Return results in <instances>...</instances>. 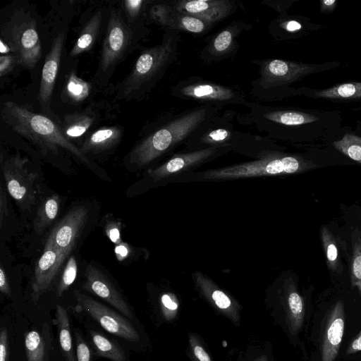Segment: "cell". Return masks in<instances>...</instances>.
<instances>
[{
	"instance_id": "27",
	"label": "cell",
	"mask_w": 361,
	"mask_h": 361,
	"mask_svg": "<svg viewBox=\"0 0 361 361\" xmlns=\"http://www.w3.org/2000/svg\"><path fill=\"white\" fill-rule=\"evenodd\" d=\"M352 255L350 263L351 285L357 289L361 298V231L355 228L351 233Z\"/></svg>"
},
{
	"instance_id": "20",
	"label": "cell",
	"mask_w": 361,
	"mask_h": 361,
	"mask_svg": "<svg viewBox=\"0 0 361 361\" xmlns=\"http://www.w3.org/2000/svg\"><path fill=\"white\" fill-rule=\"evenodd\" d=\"M100 111L96 106H87L85 109L66 114L60 124L64 135L70 138L85 135L99 119Z\"/></svg>"
},
{
	"instance_id": "43",
	"label": "cell",
	"mask_w": 361,
	"mask_h": 361,
	"mask_svg": "<svg viewBox=\"0 0 361 361\" xmlns=\"http://www.w3.org/2000/svg\"><path fill=\"white\" fill-rule=\"evenodd\" d=\"M0 290L4 295L11 297V290L6 274L2 266L0 267Z\"/></svg>"
},
{
	"instance_id": "44",
	"label": "cell",
	"mask_w": 361,
	"mask_h": 361,
	"mask_svg": "<svg viewBox=\"0 0 361 361\" xmlns=\"http://www.w3.org/2000/svg\"><path fill=\"white\" fill-rule=\"evenodd\" d=\"M360 351H361V331L349 343L346 349V354L352 355Z\"/></svg>"
},
{
	"instance_id": "33",
	"label": "cell",
	"mask_w": 361,
	"mask_h": 361,
	"mask_svg": "<svg viewBox=\"0 0 361 361\" xmlns=\"http://www.w3.org/2000/svg\"><path fill=\"white\" fill-rule=\"evenodd\" d=\"M177 14L173 18H170L168 23H171L174 25L176 24L179 28L192 33L202 32L207 28L208 25L211 23L192 16Z\"/></svg>"
},
{
	"instance_id": "1",
	"label": "cell",
	"mask_w": 361,
	"mask_h": 361,
	"mask_svg": "<svg viewBox=\"0 0 361 361\" xmlns=\"http://www.w3.org/2000/svg\"><path fill=\"white\" fill-rule=\"evenodd\" d=\"M317 165L301 156L268 152L254 161L219 169L193 171L180 176L170 183L222 182L227 180L295 174L305 172Z\"/></svg>"
},
{
	"instance_id": "31",
	"label": "cell",
	"mask_w": 361,
	"mask_h": 361,
	"mask_svg": "<svg viewBox=\"0 0 361 361\" xmlns=\"http://www.w3.org/2000/svg\"><path fill=\"white\" fill-rule=\"evenodd\" d=\"M149 1L145 0H126L120 8L127 23L133 27H141L144 11Z\"/></svg>"
},
{
	"instance_id": "3",
	"label": "cell",
	"mask_w": 361,
	"mask_h": 361,
	"mask_svg": "<svg viewBox=\"0 0 361 361\" xmlns=\"http://www.w3.org/2000/svg\"><path fill=\"white\" fill-rule=\"evenodd\" d=\"M1 54H14L19 66L33 69L42 57L37 21L28 8L18 6L2 20L0 25Z\"/></svg>"
},
{
	"instance_id": "40",
	"label": "cell",
	"mask_w": 361,
	"mask_h": 361,
	"mask_svg": "<svg viewBox=\"0 0 361 361\" xmlns=\"http://www.w3.org/2000/svg\"><path fill=\"white\" fill-rule=\"evenodd\" d=\"M212 298L217 307L221 309H226L231 304L230 298L221 290H214L212 293Z\"/></svg>"
},
{
	"instance_id": "39",
	"label": "cell",
	"mask_w": 361,
	"mask_h": 361,
	"mask_svg": "<svg viewBox=\"0 0 361 361\" xmlns=\"http://www.w3.org/2000/svg\"><path fill=\"white\" fill-rule=\"evenodd\" d=\"M0 361H8V336L6 327L0 333Z\"/></svg>"
},
{
	"instance_id": "13",
	"label": "cell",
	"mask_w": 361,
	"mask_h": 361,
	"mask_svg": "<svg viewBox=\"0 0 361 361\" xmlns=\"http://www.w3.org/2000/svg\"><path fill=\"white\" fill-rule=\"evenodd\" d=\"M67 257L51 243L46 241L44 252L36 264L32 280L33 301L36 302L48 290Z\"/></svg>"
},
{
	"instance_id": "24",
	"label": "cell",
	"mask_w": 361,
	"mask_h": 361,
	"mask_svg": "<svg viewBox=\"0 0 361 361\" xmlns=\"http://www.w3.org/2000/svg\"><path fill=\"white\" fill-rule=\"evenodd\" d=\"M90 336L92 344L99 356L111 361L126 360L125 352L116 342L95 331H91Z\"/></svg>"
},
{
	"instance_id": "30",
	"label": "cell",
	"mask_w": 361,
	"mask_h": 361,
	"mask_svg": "<svg viewBox=\"0 0 361 361\" xmlns=\"http://www.w3.org/2000/svg\"><path fill=\"white\" fill-rule=\"evenodd\" d=\"M332 145L344 155L361 164V137L353 133H346Z\"/></svg>"
},
{
	"instance_id": "46",
	"label": "cell",
	"mask_w": 361,
	"mask_h": 361,
	"mask_svg": "<svg viewBox=\"0 0 361 361\" xmlns=\"http://www.w3.org/2000/svg\"><path fill=\"white\" fill-rule=\"evenodd\" d=\"M161 301L164 306L169 310H175L178 307L177 304L171 300L168 294L162 295Z\"/></svg>"
},
{
	"instance_id": "8",
	"label": "cell",
	"mask_w": 361,
	"mask_h": 361,
	"mask_svg": "<svg viewBox=\"0 0 361 361\" xmlns=\"http://www.w3.org/2000/svg\"><path fill=\"white\" fill-rule=\"evenodd\" d=\"M74 296L77 308L87 312L106 331L129 341L139 340L138 333L126 317L78 290Z\"/></svg>"
},
{
	"instance_id": "11",
	"label": "cell",
	"mask_w": 361,
	"mask_h": 361,
	"mask_svg": "<svg viewBox=\"0 0 361 361\" xmlns=\"http://www.w3.org/2000/svg\"><path fill=\"white\" fill-rule=\"evenodd\" d=\"M65 37L66 32L63 30L60 31L55 37L42 70L38 98L42 111L49 118L51 116H54L51 109V100L61 59Z\"/></svg>"
},
{
	"instance_id": "36",
	"label": "cell",
	"mask_w": 361,
	"mask_h": 361,
	"mask_svg": "<svg viewBox=\"0 0 361 361\" xmlns=\"http://www.w3.org/2000/svg\"><path fill=\"white\" fill-rule=\"evenodd\" d=\"M233 39V34L231 30L221 31L214 39L213 50L217 54L226 52L231 47Z\"/></svg>"
},
{
	"instance_id": "29",
	"label": "cell",
	"mask_w": 361,
	"mask_h": 361,
	"mask_svg": "<svg viewBox=\"0 0 361 361\" xmlns=\"http://www.w3.org/2000/svg\"><path fill=\"white\" fill-rule=\"evenodd\" d=\"M268 120L286 126H299L315 122L319 120L313 114L295 111H276L264 114Z\"/></svg>"
},
{
	"instance_id": "47",
	"label": "cell",
	"mask_w": 361,
	"mask_h": 361,
	"mask_svg": "<svg viewBox=\"0 0 361 361\" xmlns=\"http://www.w3.org/2000/svg\"><path fill=\"white\" fill-rule=\"evenodd\" d=\"M194 353L200 361H211L207 353L199 345L195 347Z\"/></svg>"
},
{
	"instance_id": "17",
	"label": "cell",
	"mask_w": 361,
	"mask_h": 361,
	"mask_svg": "<svg viewBox=\"0 0 361 361\" xmlns=\"http://www.w3.org/2000/svg\"><path fill=\"white\" fill-rule=\"evenodd\" d=\"M107 16V11L103 6L97 8L91 15L69 52L70 59H75L93 48L99 36L104 17Z\"/></svg>"
},
{
	"instance_id": "49",
	"label": "cell",
	"mask_w": 361,
	"mask_h": 361,
	"mask_svg": "<svg viewBox=\"0 0 361 361\" xmlns=\"http://www.w3.org/2000/svg\"><path fill=\"white\" fill-rule=\"evenodd\" d=\"M336 0H324L322 1V11H331L336 6Z\"/></svg>"
},
{
	"instance_id": "25",
	"label": "cell",
	"mask_w": 361,
	"mask_h": 361,
	"mask_svg": "<svg viewBox=\"0 0 361 361\" xmlns=\"http://www.w3.org/2000/svg\"><path fill=\"white\" fill-rule=\"evenodd\" d=\"M320 238L327 267L332 272L341 274V262L336 237L328 227L322 226L320 228Z\"/></svg>"
},
{
	"instance_id": "23",
	"label": "cell",
	"mask_w": 361,
	"mask_h": 361,
	"mask_svg": "<svg viewBox=\"0 0 361 361\" xmlns=\"http://www.w3.org/2000/svg\"><path fill=\"white\" fill-rule=\"evenodd\" d=\"M61 351L66 361H76L74 355L71 326L68 312L64 307L57 305L55 314Z\"/></svg>"
},
{
	"instance_id": "2",
	"label": "cell",
	"mask_w": 361,
	"mask_h": 361,
	"mask_svg": "<svg viewBox=\"0 0 361 361\" xmlns=\"http://www.w3.org/2000/svg\"><path fill=\"white\" fill-rule=\"evenodd\" d=\"M2 120L16 133L25 137L46 154H57L59 148L71 152L87 166L91 162L62 132L60 123L46 115L32 112L13 102H6L1 109Z\"/></svg>"
},
{
	"instance_id": "41",
	"label": "cell",
	"mask_w": 361,
	"mask_h": 361,
	"mask_svg": "<svg viewBox=\"0 0 361 361\" xmlns=\"http://www.w3.org/2000/svg\"><path fill=\"white\" fill-rule=\"evenodd\" d=\"M106 232L110 240L114 243H120V227L118 224H116L114 222L111 223L106 226Z\"/></svg>"
},
{
	"instance_id": "37",
	"label": "cell",
	"mask_w": 361,
	"mask_h": 361,
	"mask_svg": "<svg viewBox=\"0 0 361 361\" xmlns=\"http://www.w3.org/2000/svg\"><path fill=\"white\" fill-rule=\"evenodd\" d=\"M76 361H93L91 350L78 333L76 334Z\"/></svg>"
},
{
	"instance_id": "14",
	"label": "cell",
	"mask_w": 361,
	"mask_h": 361,
	"mask_svg": "<svg viewBox=\"0 0 361 361\" xmlns=\"http://www.w3.org/2000/svg\"><path fill=\"white\" fill-rule=\"evenodd\" d=\"M85 279L83 289L106 301L127 318L133 319L130 306L102 271L89 264L85 270Z\"/></svg>"
},
{
	"instance_id": "4",
	"label": "cell",
	"mask_w": 361,
	"mask_h": 361,
	"mask_svg": "<svg viewBox=\"0 0 361 361\" xmlns=\"http://www.w3.org/2000/svg\"><path fill=\"white\" fill-rule=\"evenodd\" d=\"M207 115V109L200 108L164 125L133 148L127 157L128 164L143 167L167 154L197 130Z\"/></svg>"
},
{
	"instance_id": "22",
	"label": "cell",
	"mask_w": 361,
	"mask_h": 361,
	"mask_svg": "<svg viewBox=\"0 0 361 361\" xmlns=\"http://www.w3.org/2000/svg\"><path fill=\"white\" fill-rule=\"evenodd\" d=\"M50 338L47 323H44L42 333L35 330L26 332L25 348L27 361H47Z\"/></svg>"
},
{
	"instance_id": "6",
	"label": "cell",
	"mask_w": 361,
	"mask_h": 361,
	"mask_svg": "<svg viewBox=\"0 0 361 361\" xmlns=\"http://www.w3.org/2000/svg\"><path fill=\"white\" fill-rule=\"evenodd\" d=\"M176 41L173 37H166L161 44L143 50L129 74L115 87L116 98L138 99L147 94L172 62Z\"/></svg>"
},
{
	"instance_id": "15",
	"label": "cell",
	"mask_w": 361,
	"mask_h": 361,
	"mask_svg": "<svg viewBox=\"0 0 361 361\" xmlns=\"http://www.w3.org/2000/svg\"><path fill=\"white\" fill-rule=\"evenodd\" d=\"M318 66L274 59L262 68V79L267 86L280 85L295 81L316 71Z\"/></svg>"
},
{
	"instance_id": "9",
	"label": "cell",
	"mask_w": 361,
	"mask_h": 361,
	"mask_svg": "<svg viewBox=\"0 0 361 361\" xmlns=\"http://www.w3.org/2000/svg\"><path fill=\"white\" fill-rule=\"evenodd\" d=\"M28 159L16 154L5 161L1 159V166L9 195L19 205L30 204L35 201V187L37 174L26 167Z\"/></svg>"
},
{
	"instance_id": "32",
	"label": "cell",
	"mask_w": 361,
	"mask_h": 361,
	"mask_svg": "<svg viewBox=\"0 0 361 361\" xmlns=\"http://www.w3.org/2000/svg\"><path fill=\"white\" fill-rule=\"evenodd\" d=\"M289 288L290 290L287 295L288 310L293 319L295 326L299 328L302 325L305 317L304 299L295 288V286L290 285Z\"/></svg>"
},
{
	"instance_id": "45",
	"label": "cell",
	"mask_w": 361,
	"mask_h": 361,
	"mask_svg": "<svg viewBox=\"0 0 361 361\" xmlns=\"http://www.w3.org/2000/svg\"><path fill=\"white\" fill-rule=\"evenodd\" d=\"M115 252L117 256V258L119 260H123L128 255V247L123 243H120L118 245H116L115 248Z\"/></svg>"
},
{
	"instance_id": "21",
	"label": "cell",
	"mask_w": 361,
	"mask_h": 361,
	"mask_svg": "<svg viewBox=\"0 0 361 361\" xmlns=\"http://www.w3.org/2000/svg\"><path fill=\"white\" fill-rule=\"evenodd\" d=\"M96 85L97 84L94 80L86 81L78 77L74 69H71L65 80L62 98L69 104H80L90 97Z\"/></svg>"
},
{
	"instance_id": "10",
	"label": "cell",
	"mask_w": 361,
	"mask_h": 361,
	"mask_svg": "<svg viewBox=\"0 0 361 361\" xmlns=\"http://www.w3.org/2000/svg\"><path fill=\"white\" fill-rule=\"evenodd\" d=\"M87 217L88 210L85 207H73L51 231L47 241L68 256L87 222Z\"/></svg>"
},
{
	"instance_id": "7",
	"label": "cell",
	"mask_w": 361,
	"mask_h": 361,
	"mask_svg": "<svg viewBox=\"0 0 361 361\" xmlns=\"http://www.w3.org/2000/svg\"><path fill=\"white\" fill-rule=\"evenodd\" d=\"M233 149L231 145L213 146L177 154L160 166L147 171L154 183H170L173 179L195 171L200 166L227 153Z\"/></svg>"
},
{
	"instance_id": "19",
	"label": "cell",
	"mask_w": 361,
	"mask_h": 361,
	"mask_svg": "<svg viewBox=\"0 0 361 361\" xmlns=\"http://www.w3.org/2000/svg\"><path fill=\"white\" fill-rule=\"evenodd\" d=\"M180 93L185 97L207 102H229L237 99L233 90L212 83H194L183 86Z\"/></svg>"
},
{
	"instance_id": "26",
	"label": "cell",
	"mask_w": 361,
	"mask_h": 361,
	"mask_svg": "<svg viewBox=\"0 0 361 361\" xmlns=\"http://www.w3.org/2000/svg\"><path fill=\"white\" fill-rule=\"evenodd\" d=\"M60 205V197L57 194L47 198L38 208L34 221V230L41 234L56 219Z\"/></svg>"
},
{
	"instance_id": "5",
	"label": "cell",
	"mask_w": 361,
	"mask_h": 361,
	"mask_svg": "<svg viewBox=\"0 0 361 361\" xmlns=\"http://www.w3.org/2000/svg\"><path fill=\"white\" fill-rule=\"evenodd\" d=\"M141 28L128 25L120 7L110 6L98 68L93 78L99 87L108 85L118 65L137 47L142 37Z\"/></svg>"
},
{
	"instance_id": "38",
	"label": "cell",
	"mask_w": 361,
	"mask_h": 361,
	"mask_svg": "<svg viewBox=\"0 0 361 361\" xmlns=\"http://www.w3.org/2000/svg\"><path fill=\"white\" fill-rule=\"evenodd\" d=\"M19 66L18 58L14 54L1 55L0 56V76L2 78L13 68Z\"/></svg>"
},
{
	"instance_id": "12",
	"label": "cell",
	"mask_w": 361,
	"mask_h": 361,
	"mask_svg": "<svg viewBox=\"0 0 361 361\" xmlns=\"http://www.w3.org/2000/svg\"><path fill=\"white\" fill-rule=\"evenodd\" d=\"M345 314L342 300L336 301L326 317L320 343L321 361H335L342 343Z\"/></svg>"
},
{
	"instance_id": "18",
	"label": "cell",
	"mask_w": 361,
	"mask_h": 361,
	"mask_svg": "<svg viewBox=\"0 0 361 361\" xmlns=\"http://www.w3.org/2000/svg\"><path fill=\"white\" fill-rule=\"evenodd\" d=\"M123 134V129L119 126L101 127L84 140L80 149L85 155L107 151L118 144Z\"/></svg>"
},
{
	"instance_id": "35",
	"label": "cell",
	"mask_w": 361,
	"mask_h": 361,
	"mask_svg": "<svg viewBox=\"0 0 361 361\" xmlns=\"http://www.w3.org/2000/svg\"><path fill=\"white\" fill-rule=\"evenodd\" d=\"M231 137V133L226 129L217 128L208 133L201 140L202 148H207L213 146L231 145L228 141Z\"/></svg>"
},
{
	"instance_id": "48",
	"label": "cell",
	"mask_w": 361,
	"mask_h": 361,
	"mask_svg": "<svg viewBox=\"0 0 361 361\" xmlns=\"http://www.w3.org/2000/svg\"><path fill=\"white\" fill-rule=\"evenodd\" d=\"M302 27L301 25L295 20H290L286 23L285 28L289 32H294L300 30Z\"/></svg>"
},
{
	"instance_id": "28",
	"label": "cell",
	"mask_w": 361,
	"mask_h": 361,
	"mask_svg": "<svg viewBox=\"0 0 361 361\" xmlns=\"http://www.w3.org/2000/svg\"><path fill=\"white\" fill-rule=\"evenodd\" d=\"M315 97L339 99H361V82H353L337 85L318 91L316 92Z\"/></svg>"
},
{
	"instance_id": "42",
	"label": "cell",
	"mask_w": 361,
	"mask_h": 361,
	"mask_svg": "<svg viewBox=\"0 0 361 361\" xmlns=\"http://www.w3.org/2000/svg\"><path fill=\"white\" fill-rule=\"evenodd\" d=\"M8 215L7 197L6 192L1 185L0 188V226H2L4 218Z\"/></svg>"
},
{
	"instance_id": "16",
	"label": "cell",
	"mask_w": 361,
	"mask_h": 361,
	"mask_svg": "<svg viewBox=\"0 0 361 361\" xmlns=\"http://www.w3.org/2000/svg\"><path fill=\"white\" fill-rule=\"evenodd\" d=\"M232 5L226 0L181 1L174 6L176 12L189 15L209 23H214L227 16Z\"/></svg>"
},
{
	"instance_id": "34",
	"label": "cell",
	"mask_w": 361,
	"mask_h": 361,
	"mask_svg": "<svg viewBox=\"0 0 361 361\" xmlns=\"http://www.w3.org/2000/svg\"><path fill=\"white\" fill-rule=\"evenodd\" d=\"M78 273L77 262L74 256H71L66 264L63 274L60 279L56 295L58 298L63 295V293L75 281Z\"/></svg>"
}]
</instances>
